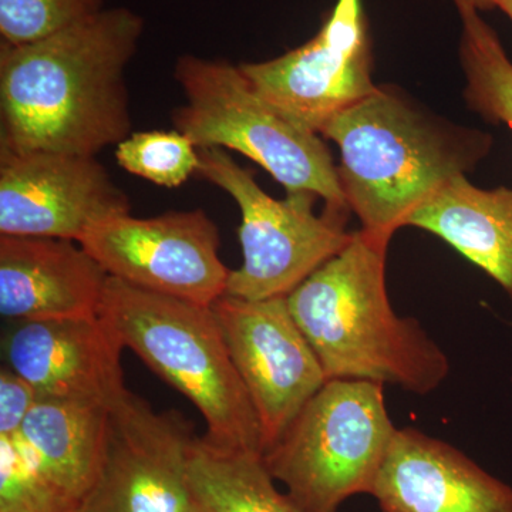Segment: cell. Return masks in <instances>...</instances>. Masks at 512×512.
I'll return each mask as SVG.
<instances>
[{
	"mask_svg": "<svg viewBox=\"0 0 512 512\" xmlns=\"http://www.w3.org/2000/svg\"><path fill=\"white\" fill-rule=\"evenodd\" d=\"M320 136L339 147L350 212L362 229L387 237L440 187L476 170L493 147L491 134L444 119L390 84H377Z\"/></svg>",
	"mask_w": 512,
	"mask_h": 512,
	"instance_id": "3957f363",
	"label": "cell"
},
{
	"mask_svg": "<svg viewBox=\"0 0 512 512\" xmlns=\"http://www.w3.org/2000/svg\"><path fill=\"white\" fill-rule=\"evenodd\" d=\"M111 278L146 291L211 306L231 271L220 258V229L204 210L131 214L99 222L79 239Z\"/></svg>",
	"mask_w": 512,
	"mask_h": 512,
	"instance_id": "ba28073f",
	"label": "cell"
},
{
	"mask_svg": "<svg viewBox=\"0 0 512 512\" xmlns=\"http://www.w3.org/2000/svg\"><path fill=\"white\" fill-rule=\"evenodd\" d=\"M238 66L262 99L320 136L326 124L377 89L363 0H338L316 36L285 55Z\"/></svg>",
	"mask_w": 512,
	"mask_h": 512,
	"instance_id": "9c48e42d",
	"label": "cell"
},
{
	"mask_svg": "<svg viewBox=\"0 0 512 512\" xmlns=\"http://www.w3.org/2000/svg\"><path fill=\"white\" fill-rule=\"evenodd\" d=\"M107 279L72 239L0 235V315L9 322L97 318Z\"/></svg>",
	"mask_w": 512,
	"mask_h": 512,
	"instance_id": "9a60e30c",
	"label": "cell"
},
{
	"mask_svg": "<svg viewBox=\"0 0 512 512\" xmlns=\"http://www.w3.org/2000/svg\"><path fill=\"white\" fill-rule=\"evenodd\" d=\"M382 512H512V487L446 441L397 429L373 485Z\"/></svg>",
	"mask_w": 512,
	"mask_h": 512,
	"instance_id": "5bb4252c",
	"label": "cell"
},
{
	"mask_svg": "<svg viewBox=\"0 0 512 512\" xmlns=\"http://www.w3.org/2000/svg\"><path fill=\"white\" fill-rule=\"evenodd\" d=\"M211 309L258 413L265 451L328 377L286 296L251 301L225 293Z\"/></svg>",
	"mask_w": 512,
	"mask_h": 512,
	"instance_id": "8fae6325",
	"label": "cell"
},
{
	"mask_svg": "<svg viewBox=\"0 0 512 512\" xmlns=\"http://www.w3.org/2000/svg\"><path fill=\"white\" fill-rule=\"evenodd\" d=\"M144 20L103 9L53 35L0 46V148L97 156L131 134L126 69Z\"/></svg>",
	"mask_w": 512,
	"mask_h": 512,
	"instance_id": "6da1fadb",
	"label": "cell"
},
{
	"mask_svg": "<svg viewBox=\"0 0 512 512\" xmlns=\"http://www.w3.org/2000/svg\"><path fill=\"white\" fill-rule=\"evenodd\" d=\"M110 406L40 396L16 434L43 476L74 504L82 505L99 481Z\"/></svg>",
	"mask_w": 512,
	"mask_h": 512,
	"instance_id": "2e32d148",
	"label": "cell"
},
{
	"mask_svg": "<svg viewBox=\"0 0 512 512\" xmlns=\"http://www.w3.org/2000/svg\"><path fill=\"white\" fill-rule=\"evenodd\" d=\"M188 477L195 501L208 512H301L276 488L259 454L221 450L197 437Z\"/></svg>",
	"mask_w": 512,
	"mask_h": 512,
	"instance_id": "ac0fdd59",
	"label": "cell"
},
{
	"mask_svg": "<svg viewBox=\"0 0 512 512\" xmlns=\"http://www.w3.org/2000/svg\"><path fill=\"white\" fill-rule=\"evenodd\" d=\"M460 18L458 57L466 77L464 100L491 124L512 130V62L500 36L468 0H453Z\"/></svg>",
	"mask_w": 512,
	"mask_h": 512,
	"instance_id": "d6986e66",
	"label": "cell"
},
{
	"mask_svg": "<svg viewBox=\"0 0 512 512\" xmlns=\"http://www.w3.org/2000/svg\"><path fill=\"white\" fill-rule=\"evenodd\" d=\"M198 173L231 195L241 211L238 235L244 261L229 275L228 295L261 301L288 296L352 239L348 211L313 212L318 195L291 192L275 200L227 150H198Z\"/></svg>",
	"mask_w": 512,
	"mask_h": 512,
	"instance_id": "52a82bcc",
	"label": "cell"
},
{
	"mask_svg": "<svg viewBox=\"0 0 512 512\" xmlns=\"http://www.w3.org/2000/svg\"><path fill=\"white\" fill-rule=\"evenodd\" d=\"M390 239L353 231L349 244L286 299L328 380L394 384L424 396L447 379L450 362L419 320L397 315L390 303Z\"/></svg>",
	"mask_w": 512,
	"mask_h": 512,
	"instance_id": "7a4b0ae2",
	"label": "cell"
},
{
	"mask_svg": "<svg viewBox=\"0 0 512 512\" xmlns=\"http://www.w3.org/2000/svg\"><path fill=\"white\" fill-rule=\"evenodd\" d=\"M70 512H90L89 507H87L86 504L80 505V507H77L76 510L70 511Z\"/></svg>",
	"mask_w": 512,
	"mask_h": 512,
	"instance_id": "d4e9b609",
	"label": "cell"
},
{
	"mask_svg": "<svg viewBox=\"0 0 512 512\" xmlns=\"http://www.w3.org/2000/svg\"><path fill=\"white\" fill-rule=\"evenodd\" d=\"M491 276L512 301V188L484 190L458 175L407 217Z\"/></svg>",
	"mask_w": 512,
	"mask_h": 512,
	"instance_id": "e0dca14e",
	"label": "cell"
},
{
	"mask_svg": "<svg viewBox=\"0 0 512 512\" xmlns=\"http://www.w3.org/2000/svg\"><path fill=\"white\" fill-rule=\"evenodd\" d=\"M126 192L94 156L0 148V234L79 239L130 214Z\"/></svg>",
	"mask_w": 512,
	"mask_h": 512,
	"instance_id": "7c38bea8",
	"label": "cell"
},
{
	"mask_svg": "<svg viewBox=\"0 0 512 512\" xmlns=\"http://www.w3.org/2000/svg\"><path fill=\"white\" fill-rule=\"evenodd\" d=\"M77 507L43 476L18 436H0V512H70Z\"/></svg>",
	"mask_w": 512,
	"mask_h": 512,
	"instance_id": "44dd1931",
	"label": "cell"
},
{
	"mask_svg": "<svg viewBox=\"0 0 512 512\" xmlns=\"http://www.w3.org/2000/svg\"><path fill=\"white\" fill-rule=\"evenodd\" d=\"M194 512H208L207 510H204V508L201 507L200 504H198V507L195 508V511Z\"/></svg>",
	"mask_w": 512,
	"mask_h": 512,
	"instance_id": "484cf974",
	"label": "cell"
},
{
	"mask_svg": "<svg viewBox=\"0 0 512 512\" xmlns=\"http://www.w3.org/2000/svg\"><path fill=\"white\" fill-rule=\"evenodd\" d=\"M174 77L185 97L173 111L174 127L198 150L237 151L288 194L312 192L326 208L350 212L338 165L322 137L262 99L239 66L184 55L175 63Z\"/></svg>",
	"mask_w": 512,
	"mask_h": 512,
	"instance_id": "5b68a950",
	"label": "cell"
},
{
	"mask_svg": "<svg viewBox=\"0 0 512 512\" xmlns=\"http://www.w3.org/2000/svg\"><path fill=\"white\" fill-rule=\"evenodd\" d=\"M116 330L103 316L10 322L3 338L5 365L39 396L111 404L126 392Z\"/></svg>",
	"mask_w": 512,
	"mask_h": 512,
	"instance_id": "4fadbf2b",
	"label": "cell"
},
{
	"mask_svg": "<svg viewBox=\"0 0 512 512\" xmlns=\"http://www.w3.org/2000/svg\"><path fill=\"white\" fill-rule=\"evenodd\" d=\"M39 397L28 380L3 365L0 369V436H16Z\"/></svg>",
	"mask_w": 512,
	"mask_h": 512,
	"instance_id": "603a6c76",
	"label": "cell"
},
{
	"mask_svg": "<svg viewBox=\"0 0 512 512\" xmlns=\"http://www.w3.org/2000/svg\"><path fill=\"white\" fill-rule=\"evenodd\" d=\"M194 424L177 410L157 412L126 390L111 403L99 481L90 512H194L190 458Z\"/></svg>",
	"mask_w": 512,
	"mask_h": 512,
	"instance_id": "30bf717a",
	"label": "cell"
},
{
	"mask_svg": "<svg viewBox=\"0 0 512 512\" xmlns=\"http://www.w3.org/2000/svg\"><path fill=\"white\" fill-rule=\"evenodd\" d=\"M480 12L500 9L512 22V0H468Z\"/></svg>",
	"mask_w": 512,
	"mask_h": 512,
	"instance_id": "cb8c5ba5",
	"label": "cell"
},
{
	"mask_svg": "<svg viewBox=\"0 0 512 512\" xmlns=\"http://www.w3.org/2000/svg\"><path fill=\"white\" fill-rule=\"evenodd\" d=\"M104 0H0L2 43L23 45L103 10Z\"/></svg>",
	"mask_w": 512,
	"mask_h": 512,
	"instance_id": "7402d4cb",
	"label": "cell"
},
{
	"mask_svg": "<svg viewBox=\"0 0 512 512\" xmlns=\"http://www.w3.org/2000/svg\"><path fill=\"white\" fill-rule=\"evenodd\" d=\"M100 316L204 417L211 446L264 453V431L211 306L107 279Z\"/></svg>",
	"mask_w": 512,
	"mask_h": 512,
	"instance_id": "277c9868",
	"label": "cell"
},
{
	"mask_svg": "<svg viewBox=\"0 0 512 512\" xmlns=\"http://www.w3.org/2000/svg\"><path fill=\"white\" fill-rule=\"evenodd\" d=\"M117 163L127 173L161 187L177 188L198 173L200 156L180 131H140L117 144Z\"/></svg>",
	"mask_w": 512,
	"mask_h": 512,
	"instance_id": "ffe728a7",
	"label": "cell"
},
{
	"mask_svg": "<svg viewBox=\"0 0 512 512\" xmlns=\"http://www.w3.org/2000/svg\"><path fill=\"white\" fill-rule=\"evenodd\" d=\"M397 427L384 384L329 379L262 453L266 470L301 512H339L372 493Z\"/></svg>",
	"mask_w": 512,
	"mask_h": 512,
	"instance_id": "8992f818",
	"label": "cell"
}]
</instances>
